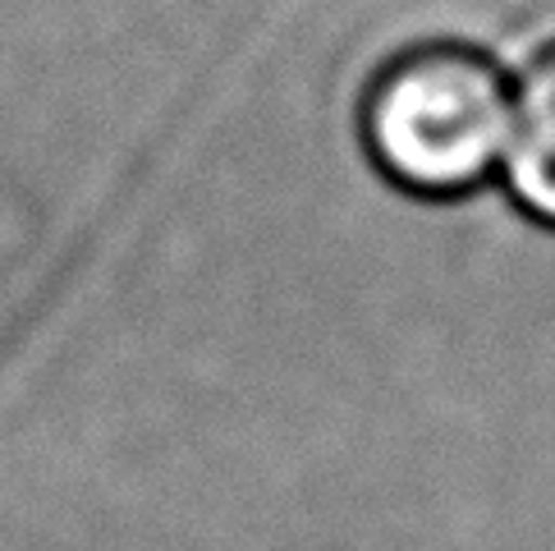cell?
Returning a JSON list of instances; mask_svg holds the SVG:
<instances>
[{"mask_svg": "<svg viewBox=\"0 0 555 551\" xmlns=\"http://www.w3.org/2000/svg\"><path fill=\"white\" fill-rule=\"evenodd\" d=\"M363 133L372 162L400 189L454 198L478 184L509 143L501 74L473 47H413L372 78Z\"/></svg>", "mask_w": 555, "mask_h": 551, "instance_id": "obj_1", "label": "cell"}, {"mask_svg": "<svg viewBox=\"0 0 555 551\" xmlns=\"http://www.w3.org/2000/svg\"><path fill=\"white\" fill-rule=\"evenodd\" d=\"M505 148L519 203L555 226V42L524 74Z\"/></svg>", "mask_w": 555, "mask_h": 551, "instance_id": "obj_2", "label": "cell"}]
</instances>
